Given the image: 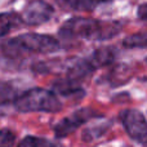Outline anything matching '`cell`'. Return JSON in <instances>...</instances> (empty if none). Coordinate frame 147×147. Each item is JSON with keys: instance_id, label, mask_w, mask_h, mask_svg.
<instances>
[{"instance_id": "277c9868", "label": "cell", "mask_w": 147, "mask_h": 147, "mask_svg": "<svg viewBox=\"0 0 147 147\" xmlns=\"http://www.w3.org/2000/svg\"><path fill=\"white\" fill-rule=\"evenodd\" d=\"M120 121L132 140L147 146V119L141 111L125 109L119 114Z\"/></svg>"}, {"instance_id": "4fadbf2b", "label": "cell", "mask_w": 147, "mask_h": 147, "mask_svg": "<svg viewBox=\"0 0 147 147\" xmlns=\"http://www.w3.org/2000/svg\"><path fill=\"white\" fill-rule=\"evenodd\" d=\"M20 94L16 93V88L12 85L10 83L7 81H3L1 83V103L5 105L8 102H14L18 98Z\"/></svg>"}, {"instance_id": "2e32d148", "label": "cell", "mask_w": 147, "mask_h": 147, "mask_svg": "<svg viewBox=\"0 0 147 147\" xmlns=\"http://www.w3.org/2000/svg\"><path fill=\"white\" fill-rule=\"evenodd\" d=\"M137 17L142 21H147V3L141 4L137 10Z\"/></svg>"}, {"instance_id": "8fae6325", "label": "cell", "mask_w": 147, "mask_h": 147, "mask_svg": "<svg viewBox=\"0 0 147 147\" xmlns=\"http://www.w3.org/2000/svg\"><path fill=\"white\" fill-rule=\"evenodd\" d=\"M66 10H92L96 7L93 0H56Z\"/></svg>"}, {"instance_id": "e0dca14e", "label": "cell", "mask_w": 147, "mask_h": 147, "mask_svg": "<svg viewBox=\"0 0 147 147\" xmlns=\"http://www.w3.org/2000/svg\"><path fill=\"white\" fill-rule=\"evenodd\" d=\"M96 4H98V3H102V1H111V0H93Z\"/></svg>"}, {"instance_id": "5bb4252c", "label": "cell", "mask_w": 147, "mask_h": 147, "mask_svg": "<svg viewBox=\"0 0 147 147\" xmlns=\"http://www.w3.org/2000/svg\"><path fill=\"white\" fill-rule=\"evenodd\" d=\"M109 129V125H99V127H94V128H88V129L84 130L83 133V140L85 142H90L93 140H97L101 136L105 134V132Z\"/></svg>"}, {"instance_id": "9c48e42d", "label": "cell", "mask_w": 147, "mask_h": 147, "mask_svg": "<svg viewBox=\"0 0 147 147\" xmlns=\"http://www.w3.org/2000/svg\"><path fill=\"white\" fill-rule=\"evenodd\" d=\"M21 23H23L22 16L17 14L13 12H5L0 16V35L4 39L8 34L10 32V30L17 26H20Z\"/></svg>"}, {"instance_id": "8992f818", "label": "cell", "mask_w": 147, "mask_h": 147, "mask_svg": "<svg viewBox=\"0 0 147 147\" xmlns=\"http://www.w3.org/2000/svg\"><path fill=\"white\" fill-rule=\"evenodd\" d=\"M54 14V9L45 0H32L22 12L23 23L28 26H39L48 22Z\"/></svg>"}, {"instance_id": "5b68a950", "label": "cell", "mask_w": 147, "mask_h": 147, "mask_svg": "<svg viewBox=\"0 0 147 147\" xmlns=\"http://www.w3.org/2000/svg\"><path fill=\"white\" fill-rule=\"evenodd\" d=\"M101 115L93 110L92 107H83V109L76 110L74 114L70 116L62 119L61 121H58L53 127V133L56 136V138H65L67 136H70L74 133L79 127H81L83 124L88 123L89 120L94 119V117H99Z\"/></svg>"}, {"instance_id": "30bf717a", "label": "cell", "mask_w": 147, "mask_h": 147, "mask_svg": "<svg viewBox=\"0 0 147 147\" xmlns=\"http://www.w3.org/2000/svg\"><path fill=\"white\" fill-rule=\"evenodd\" d=\"M123 47L127 49H142L147 48V31H141L127 36L123 40Z\"/></svg>"}, {"instance_id": "7c38bea8", "label": "cell", "mask_w": 147, "mask_h": 147, "mask_svg": "<svg viewBox=\"0 0 147 147\" xmlns=\"http://www.w3.org/2000/svg\"><path fill=\"white\" fill-rule=\"evenodd\" d=\"M18 147H57V145L52 141L43 137H36V136H26L20 143Z\"/></svg>"}, {"instance_id": "3957f363", "label": "cell", "mask_w": 147, "mask_h": 147, "mask_svg": "<svg viewBox=\"0 0 147 147\" xmlns=\"http://www.w3.org/2000/svg\"><path fill=\"white\" fill-rule=\"evenodd\" d=\"M18 112H48L56 114L62 110V102L53 90L44 88H31L18 96L13 102Z\"/></svg>"}, {"instance_id": "7a4b0ae2", "label": "cell", "mask_w": 147, "mask_h": 147, "mask_svg": "<svg viewBox=\"0 0 147 147\" xmlns=\"http://www.w3.org/2000/svg\"><path fill=\"white\" fill-rule=\"evenodd\" d=\"M61 49L57 39L45 34L28 32L14 36L9 40L3 39L1 54L4 58L16 59L27 53H53Z\"/></svg>"}, {"instance_id": "9a60e30c", "label": "cell", "mask_w": 147, "mask_h": 147, "mask_svg": "<svg viewBox=\"0 0 147 147\" xmlns=\"http://www.w3.org/2000/svg\"><path fill=\"white\" fill-rule=\"evenodd\" d=\"M16 136L8 128H3L1 134H0V147H12L14 145Z\"/></svg>"}, {"instance_id": "52a82bcc", "label": "cell", "mask_w": 147, "mask_h": 147, "mask_svg": "<svg viewBox=\"0 0 147 147\" xmlns=\"http://www.w3.org/2000/svg\"><path fill=\"white\" fill-rule=\"evenodd\" d=\"M119 52L114 47H105V48H99L94 51L90 56L86 57L89 63L92 65L94 70L101 69V67L109 66V65L114 63V61L117 58Z\"/></svg>"}, {"instance_id": "6da1fadb", "label": "cell", "mask_w": 147, "mask_h": 147, "mask_svg": "<svg viewBox=\"0 0 147 147\" xmlns=\"http://www.w3.org/2000/svg\"><path fill=\"white\" fill-rule=\"evenodd\" d=\"M120 22H101L93 18L72 17L59 27L58 35L63 40L88 39V40H106L116 36L121 31Z\"/></svg>"}, {"instance_id": "ba28073f", "label": "cell", "mask_w": 147, "mask_h": 147, "mask_svg": "<svg viewBox=\"0 0 147 147\" xmlns=\"http://www.w3.org/2000/svg\"><path fill=\"white\" fill-rule=\"evenodd\" d=\"M53 92L56 94H61V96H63V97H67V98H71V97L81 98V97H84V94H85L84 89L80 86V83L74 81L69 78L57 80L56 83L53 84Z\"/></svg>"}]
</instances>
